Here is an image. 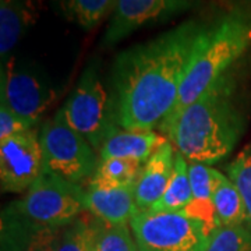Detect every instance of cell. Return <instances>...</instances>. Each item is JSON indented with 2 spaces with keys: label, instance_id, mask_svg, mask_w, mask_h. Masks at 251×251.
I'll use <instances>...</instances> for the list:
<instances>
[{
  "label": "cell",
  "instance_id": "6da1fadb",
  "mask_svg": "<svg viewBox=\"0 0 251 251\" xmlns=\"http://www.w3.org/2000/svg\"><path fill=\"white\" fill-rule=\"evenodd\" d=\"M205 31L197 21H187L117 56L113 105L120 128L151 131L168 120Z\"/></svg>",
  "mask_w": 251,
  "mask_h": 251
},
{
  "label": "cell",
  "instance_id": "7a4b0ae2",
  "mask_svg": "<svg viewBox=\"0 0 251 251\" xmlns=\"http://www.w3.org/2000/svg\"><path fill=\"white\" fill-rule=\"evenodd\" d=\"M234 80L227 73L162 126L176 151L188 162L215 163L232 152L244 130V120L234 100Z\"/></svg>",
  "mask_w": 251,
  "mask_h": 251
},
{
  "label": "cell",
  "instance_id": "3957f363",
  "mask_svg": "<svg viewBox=\"0 0 251 251\" xmlns=\"http://www.w3.org/2000/svg\"><path fill=\"white\" fill-rule=\"evenodd\" d=\"M250 45L251 24L242 16H227L215 27L206 28L184 74L176 106L165 123L215 85Z\"/></svg>",
  "mask_w": 251,
  "mask_h": 251
},
{
  "label": "cell",
  "instance_id": "277c9868",
  "mask_svg": "<svg viewBox=\"0 0 251 251\" xmlns=\"http://www.w3.org/2000/svg\"><path fill=\"white\" fill-rule=\"evenodd\" d=\"M130 227L140 251H205L211 236L184 211H135Z\"/></svg>",
  "mask_w": 251,
  "mask_h": 251
},
{
  "label": "cell",
  "instance_id": "5b68a950",
  "mask_svg": "<svg viewBox=\"0 0 251 251\" xmlns=\"http://www.w3.org/2000/svg\"><path fill=\"white\" fill-rule=\"evenodd\" d=\"M11 206L21 216L41 226L64 227L85 209V190L80 184L44 171L27 194Z\"/></svg>",
  "mask_w": 251,
  "mask_h": 251
},
{
  "label": "cell",
  "instance_id": "8992f818",
  "mask_svg": "<svg viewBox=\"0 0 251 251\" xmlns=\"http://www.w3.org/2000/svg\"><path fill=\"white\" fill-rule=\"evenodd\" d=\"M60 110L67 125L82 135L94 150H100L110 133L119 127L113 100L109 99L94 66L82 74Z\"/></svg>",
  "mask_w": 251,
  "mask_h": 251
},
{
  "label": "cell",
  "instance_id": "52a82bcc",
  "mask_svg": "<svg viewBox=\"0 0 251 251\" xmlns=\"http://www.w3.org/2000/svg\"><path fill=\"white\" fill-rule=\"evenodd\" d=\"M39 141L44 171L75 184L92 177L99 162L95 151L82 135L67 125L62 110L42 126Z\"/></svg>",
  "mask_w": 251,
  "mask_h": 251
},
{
  "label": "cell",
  "instance_id": "ba28073f",
  "mask_svg": "<svg viewBox=\"0 0 251 251\" xmlns=\"http://www.w3.org/2000/svg\"><path fill=\"white\" fill-rule=\"evenodd\" d=\"M42 173V147L34 128L0 141V186L3 193H23Z\"/></svg>",
  "mask_w": 251,
  "mask_h": 251
},
{
  "label": "cell",
  "instance_id": "9c48e42d",
  "mask_svg": "<svg viewBox=\"0 0 251 251\" xmlns=\"http://www.w3.org/2000/svg\"><path fill=\"white\" fill-rule=\"evenodd\" d=\"M1 103L17 116L38 125L41 116L53 103L54 91L32 73L17 69L14 59L1 66Z\"/></svg>",
  "mask_w": 251,
  "mask_h": 251
},
{
  "label": "cell",
  "instance_id": "30bf717a",
  "mask_svg": "<svg viewBox=\"0 0 251 251\" xmlns=\"http://www.w3.org/2000/svg\"><path fill=\"white\" fill-rule=\"evenodd\" d=\"M194 3L196 0H117L103 45L113 46L135 29L168 20L188 10Z\"/></svg>",
  "mask_w": 251,
  "mask_h": 251
},
{
  "label": "cell",
  "instance_id": "8fae6325",
  "mask_svg": "<svg viewBox=\"0 0 251 251\" xmlns=\"http://www.w3.org/2000/svg\"><path fill=\"white\" fill-rule=\"evenodd\" d=\"M62 230L34 224L9 205L1 215V251H57Z\"/></svg>",
  "mask_w": 251,
  "mask_h": 251
},
{
  "label": "cell",
  "instance_id": "7c38bea8",
  "mask_svg": "<svg viewBox=\"0 0 251 251\" xmlns=\"http://www.w3.org/2000/svg\"><path fill=\"white\" fill-rule=\"evenodd\" d=\"M176 148L166 140L143 166L134 187L137 211H151L159 202L175 169Z\"/></svg>",
  "mask_w": 251,
  "mask_h": 251
},
{
  "label": "cell",
  "instance_id": "4fadbf2b",
  "mask_svg": "<svg viewBox=\"0 0 251 251\" xmlns=\"http://www.w3.org/2000/svg\"><path fill=\"white\" fill-rule=\"evenodd\" d=\"M85 209L103 222L127 225L137 211L134 187H108L88 183Z\"/></svg>",
  "mask_w": 251,
  "mask_h": 251
},
{
  "label": "cell",
  "instance_id": "5bb4252c",
  "mask_svg": "<svg viewBox=\"0 0 251 251\" xmlns=\"http://www.w3.org/2000/svg\"><path fill=\"white\" fill-rule=\"evenodd\" d=\"M165 141L166 138L153 130L130 131L117 127L102 144L99 150V161L119 158L145 165Z\"/></svg>",
  "mask_w": 251,
  "mask_h": 251
},
{
  "label": "cell",
  "instance_id": "9a60e30c",
  "mask_svg": "<svg viewBox=\"0 0 251 251\" xmlns=\"http://www.w3.org/2000/svg\"><path fill=\"white\" fill-rule=\"evenodd\" d=\"M32 13L28 0H0V56L3 63L9 60L10 52L32 21Z\"/></svg>",
  "mask_w": 251,
  "mask_h": 251
},
{
  "label": "cell",
  "instance_id": "2e32d148",
  "mask_svg": "<svg viewBox=\"0 0 251 251\" xmlns=\"http://www.w3.org/2000/svg\"><path fill=\"white\" fill-rule=\"evenodd\" d=\"M212 202L219 226L247 224V208L233 180L218 172Z\"/></svg>",
  "mask_w": 251,
  "mask_h": 251
},
{
  "label": "cell",
  "instance_id": "e0dca14e",
  "mask_svg": "<svg viewBox=\"0 0 251 251\" xmlns=\"http://www.w3.org/2000/svg\"><path fill=\"white\" fill-rule=\"evenodd\" d=\"M193 201V190L188 175V161L176 151L175 169L171 181L159 202L151 211H184Z\"/></svg>",
  "mask_w": 251,
  "mask_h": 251
},
{
  "label": "cell",
  "instance_id": "ac0fdd59",
  "mask_svg": "<svg viewBox=\"0 0 251 251\" xmlns=\"http://www.w3.org/2000/svg\"><path fill=\"white\" fill-rule=\"evenodd\" d=\"M144 165L128 159L110 158L98 162L90 183L108 187H135Z\"/></svg>",
  "mask_w": 251,
  "mask_h": 251
},
{
  "label": "cell",
  "instance_id": "d6986e66",
  "mask_svg": "<svg viewBox=\"0 0 251 251\" xmlns=\"http://www.w3.org/2000/svg\"><path fill=\"white\" fill-rule=\"evenodd\" d=\"M117 0H56L64 17L84 29H91L115 10Z\"/></svg>",
  "mask_w": 251,
  "mask_h": 251
},
{
  "label": "cell",
  "instance_id": "ffe728a7",
  "mask_svg": "<svg viewBox=\"0 0 251 251\" xmlns=\"http://www.w3.org/2000/svg\"><path fill=\"white\" fill-rule=\"evenodd\" d=\"M91 224V251H140L127 225H112L98 218Z\"/></svg>",
  "mask_w": 251,
  "mask_h": 251
},
{
  "label": "cell",
  "instance_id": "44dd1931",
  "mask_svg": "<svg viewBox=\"0 0 251 251\" xmlns=\"http://www.w3.org/2000/svg\"><path fill=\"white\" fill-rule=\"evenodd\" d=\"M205 251H251V227L247 225L219 226L209 236Z\"/></svg>",
  "mask_w": 251,
  "mask_h": 251
},
{
  "label": "cell",
  "instance_id": "7402d4cb",
  "mask_svg": "<svg viewBox=\"0 0 251 251\" xmlns=\"http://www.w3.org/2000/svg\"><path fill=\"white\" fill-rule=\"evenodd\" d=\"M229 177L242 193L247 208V226L251 227V143H249L227 168Z\"/></svg>",
  "mask_w": 251,
  "mask_h": 251
},
{
  "label": "cell",
  "instance_id": "603a6c76",
  "mask_svg": "<svg viewBox=\"0 0 251 251\" xmlns=\"http://www.w3.org/2000/svg\"><path fill=\"white\" fill-rule=\"evenodd\" d=\"M92 219L78 216L63 227L57 251H91Z\"/></svg>",
  "mask_w": 251,
  "mask_h": 251
},
{
  "label": "cell",
  "instance_id": "cb8c5ba5",
  "mask_svg": "<svg viewBox=\"0 0 251 251\" xmlns=\"http://www.w3.org/2000/svg\"><path fill=\"white\" fill-rule=\"evenodd\" d=\"M34 128V125L13 113L7 106L0 105V141L23 134Z\"/></svg>",
  "mask_w": 251,
  "mask_h": 251
}]
</instances>
